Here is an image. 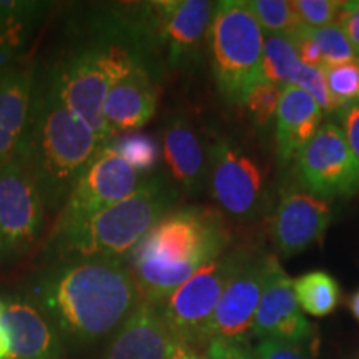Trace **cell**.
<instances>
[{
  "mask_svg": "<svg viewBox=\"0 0 359 359\" xmlns=\"http://www.w3.org/2000/svg\"><path fill=\"white\" fill-rule=\"evenodd\" d=\"M34 304L64 343L88 348L123 325L142 296L123 258H75L45 271L32 286Z\"/></svg>",
  "mask_w": 359,
  "mask_h": 359,
  "instance_id": "cell-1",
  "label": "cell"
},
{
  "mask_svg": "<svg viewBox=\"0 0 359 359\" xmlns=\"http://www.w3.org/2000/svg\"><path fill=\"white\" fill-rule=\"evenodd\" d=\"M105 145L57 95L48 74L34 79L29 118L15 158L37 183L47 212L58 213Z\"/></svg>",
  "mask_w": 359,
  "mask_h": 359,
  "instance_id": "cell-2",
  "label": "cell"
},
{
  "mask_svg": "<svg viewBox=\"0 0 359 359\" xmlns=\"http://www.w3.org/2000/svg\"><path fill=\"white\" fill-rule=\"evenodd\" d=\"M230 241L218 210L187 206L165 215L127 257L142 299L165 303L198 269L226 253Z\"/></svg>",
  "mask_w": 359,
  "mask_h": 359,
  "instance_id": "cell-3",
  "label": "cell"
},
{
  "mask_svg": "<svg viewBox=\"0 0 359 359\" xmlns=\"http://www.w3.org/2000/svg\"><path fill=\"white\" fill-rule=\"evenodd\" d=\"M178 203V190L165 177H148L132 195L85 222L48 236L58 262L75 258H127L147 233Z\"/></svg>",
  "mask_w": 359,
  "mask_h": 359,
  "instance_id": "cell-4",
  "label": "cell"
},
{
  "mask_svg": "<svg viewBox=\"0 0 359 359\" xmlns=\"http://www.w3.org/2000/svg\"><path fill=\"white\" fill-rule=\"evenodd\" d=\"M138 67L150 69L123 27L111 19L100 37L67 55L48 77L62 103L109 147L115 135L103 120V103L110 88Z\"/></svg>",
  "mask_w": 359,
  "mask_h": 359,
  "instance_id": "cell-5",
  "label": "cell"
},
{
  "mask_svg": "<svg viewBox=\"0 0 359 359\" xmlns=\"http://www.w3.org/2000/svg\"><path fill=\"white\" fill-rule=\"evenodd\" d=\"M208 47L219 95L228 105H245L262 82L264 34L245 0H223L215 7Z\"/></svg>",
  "mask_w": 359,
  "mask_h": 359,
  "instance_id": "cell-6",
  "label": "cell"
},
{
  "mask_svg": "<svg viewBox=\"0 0 359 359\" xmlns=\"http://www.w3.org/2000/svg\"><path fill=\"white\" fill-rule=\"evenodd\" d=\"M130 8L135 34L148 64L158 52L170 69L196 60L208 37L217 4L210 0H160Z\"/></svg>",
  "mask_w": 359,
  "mask_h": 359,
  "instance_id": "cell-7",
  "label": "cell"
},
{
  "mask_svg": "<svg viewBox=\"0 0 359 359\" xmlns=\"http://www.w3.org/2000/svg\"><path fill=\"white\" fill-rule=\"evenodd\" d=\"M243 253L240 248L228 250L198 269L160 304L161 316L175 341H182L195 349L201 346L206 323L217 309Z\"/></svg>",
  "mask_w": 359,
  "mask_h": 359,
  "instance_id": "cell-8",
  "label": "cell"
},
{
  "mask_svg": "<svg viewBox=\"0 0 359 359\" xmlns=\"http://www.w3.org/2000/svg\"><path fill=\"white\" fill-rule=\"evenodd\" d=\"M208 182L219 208L236 222H255L266 205V187L253 156L226 138L208 147Z\"/></svg>",
  "mask_w": 359,
  "mask_h": 359,
  "instance_id": "cell-9",
  "label": "cell"
},
{
  "mask_svg": "<svg viewBox=\"0 0 359 359\" xmlns=\"http://www.w3.org/2000/svg\"><path fill=\"white\" fill-rule=\"evenodd\" d=\"M294 163L299 187L323 200L349 198L359 193V161L339 125H321L296 155Z\"/></svg>",
  "mask_w": 359,
  "mask_h": 359,
  "instance_id": "cell-10",
  "label": "cell"
},
{
  "mask_svg": "<svg viewBox=\"0 0 359 359\" xmlns=\"http://www.w3.org/2000/svg\"><path fill=\"white\" fill-rule=\"evenodd\" d=\"M145 180L110 147L102 148L57 213L50 235L67 230L132 195Z\"/></svg>",
  "mask_w": 359,
  "mask_h": 359,
  "instance_id": "cell-11",
  "label": "cell"
},
{
  "mask_svg": "<svg viewBox=\"0 0 359 359\" xmlns=\"http://www.w3.org/2000/svg\"><path fill=\"white\" fill-rule=\"evenodd\" d=\"M45 208L37 183L15 158L0 167V236L2 259L32 250L43 231Z\"/></svg>",
  "mask_w": 359,
  "mask_h": 359,
  "instance_id": "cell-12",
  "label": "cell"
},
{
  "mask_svg": "<svg viewBox=\"0 0 359 359\" xmlns=\"http://www.w3.org/2000/svg\"><path fill=\"white\" fill-rule=\"evenodd\" d=\"M271 255L245 251L217 309L206 323L201 346L212 341L250 343Z\"/></svg>",
  "mask_w": 359,
  "mask_h": 359,
  "instance_id": "cell-13",
  "label": "cell"
},
{
  "mask_svg": "<svg viewBox=\"0 0 359 359\" xmlns=\"http://www.w3.org/2000/svg\"><path fill=\"white\" fill-rule=\"evenodd\" d=\"M331 223V206L303 187L281 191L271 222L273 243L281 257H293L320 243Z\"/></svg>",
  "mask_w": 359,
  "mask_h": 359,
  "instance_id": "cell-14",
  "label": "cell"
},
{
  "mask_svg": "<svg viewBox=\"0 0 359 359\" xmlns=\"http://www.w3.org/2000/svg\"><path fill=\"white\" fill-rule=\"evenodd\" d=\"M313 326L303 316L294 294V283L286 275L275 255L269 257L268 275L253 323V336L259 339H280L306 343Z\"/></svg>",
  "mask_w": 359,
  "mask_h": 359,
  "instance_id": "cell-15",
  "label": "cell"
},
{
  "mask_svg": "<svg viewBox=\"0 0 359 359\" xmlns=\"http://www.w3.org/2000/svg\"><path fill=\"white\" fill-rule=\"evenodd\" d=\"M0 327L7 338L6 359H64L60 334L29 299L11 296L2 302Z\"/></svg>",
  "mask_w": 359,
  "mask_h": 359,
  "instance_id": "cell-16",
  "label": "cell"
},
{
  "mask_svg": "<svg viewBox=\"0 0 359 359\" xmlns=\"http://www.w3.org/2000/svg\"><path fill=\"white\" fill-rule=\"evenodd\" d=\"M175 339L165 325L160 304L140 299L115 331L105 359H170Z\"/></svg>",
  "mask_w": 359,
  "mask_h": 359,
  "instance_id": "cell-17",
  "label": "cell"
},
{
  "mask_svg": "<svg viewBox=\"0 0 359 359\" xmlns=\"http://www.w3.org/2000/svg\"><path fill=\"white\" fill-rule=\"evenodd\" d=\"M158 100L154 74L138 67L110 88L103 103V120L110 132L130 133L150 122Z\"/></svg>",
  "mask_w": 359,
  "mask_h": 359,
  "instance_id": "cell-18",
  "label": "cell"
},
{
  "mask_svg": "<svg viewBox=\"0 0 359 359\" xmlns=\"http://www.w3.org/2000/svg\"><path fill=\"white\" fill-rule=\"evenodd\" d=\"M163 156L175 182L198 195L208 182V150L185 115H170L163 128Z\"/></svg>",
  "mask_w": 359,
  "mask_h": 359,
  "instance_id": "cell-19",
  "label": "cell"
},
{
  "mask_svg": "<svg viewBox=\"0 0 359 359\" xmlns=\"http://www.w3.org/2000/svg\"><path fill=\"white\" fill-rule=\"evenodd\" d=\"M321 107L308 92L288 85L283 88L276 110V151L281 163H290L321 128Z\"/></svg>",
  "mask_w": 359,
  "mask_h": 359,
  "instance_id": "cell-20",
  "label": "cell"
},
{
  "mask_svg": "<svg viewBox=\"0 0 359 359\" xmlns=\"http://www.w3.org/2000/svg\"><path fill=\"white\" fill-rule=\"evenodd\" d=\"M34 72L25 65L0 70V167L15 156L32 100Z\"/></svg>",
  "mask_w": 359,
  "mask_h": 359,
  "instance_id": "cell-21",
  "label": "cell"
},
{
  "mask_svg": "<svg viewBox=\"0 0 359 359\" xmlns=\"http://www.w3.org/2000/svg\"><path fill=\"white\" fill-rule=\"evenodd\" d=\"M302 67L298 52L288 35L266 32L263 40L262 82L275 83L285 88L294 83Z\"/></svg>",
  "mask_w": 359,
  "mask_h": 359,
  "instance_id": "cell-22",
  "label": "cell"
},
{
  "mask_svg": "<svg viewBox=\"0 0 359 359\" xmlns=\"http://www.w3.org/2000/svg\"><path fill=\"white\" fill-rule=\"evenodd\" d=\"M293 283L299 308L311 316L325 318L338 308L341 290L338 281L330 273L309 271Z\"/></svg>",
  "mask_w": 359,
  "mask_h": 359,
  "instance_id": "cell-23",
  "label": "cell"
},
{
  "mask_svg": "<svg viewBox=\"0 0 359 359\" xmlns=\"http://www.w3.org/2000/svg\"><path fill=\"white\" fill-rule=\"evenodd\" d=\"M109 147L138 173L155 168L161 155L160 143L151 135L145 133L130 132L116 135Z\"/></svg>",
  "mask_w": 359,
  "mask_h": 359,
  "instance_id": "cell-24",
  "label": "cell"
},
{
  "mask_svg": "<svg viewBox=\"0 0 359 359\" xmlns=\"http://www.w3.org/2000/svg\"><path fill=\"white\" fill-rule=\"evenodd\" d=\"M325 79L330 95L339 111L344 107L359 103V58L344 64L325 67Z\"/></svg>",
  "mask_w": 359,
  "mask_h": 359,
  "instance_id": "cell-25",
  "label": "cell"
},
{
  "mask_svg": "<svg viewBox=\"0 0 359 359\" xmlns=\"http://www.w3.org/2000/svg\"><path fill=\"white\" fill-rule=\"evenodd\" d=\"M246 4L259 27L269 34L291 35L302 25L296 19L291 2L286 0H248Z\"/></svg>",
  "mask_w": 359,
  "mask_h": 359,
  "instance_id": "cell-26",
  "label": "cell"
},
{
  "mask_svg": "<svg viewBox=\"0 0 359 359\" xmlns=\"http://www.w3.org/2000/svg\"><path fill=\"white\" fill-rule=\"evenodd\" d=\"M308 32L314 40V43L318 45V48H320L325 67L344 64V62L358 58L346 34L339 25L331 24L321 27V29H308Z\"/></svg>",
  "mask_w": 359,
  "mask_h": 359,
  "instance_id": "cell-27",
  "label": "cell"
},
{
  "mask_svg": "<svg viewBox=\"0 0 359 359\" xmlns=\"http://www.w3.org/2000/svg\"><path fill=\"white\" fill-rule=\"evenodd\" d=\"M283 87L269 82H258L251 88L245 100V107L258 125H268L276 116Z\"/></svg>",
  "mask_w": 359,
  "mask_h": 359,
  "instance_id": "cell-28",
  "label": "cell"
},
{
  "mask_svg": "<svg viewBox=\"0 0 359 359\" xmlns=\"http://www.w3.org/2000/svg\"><path fill=\"white\" fill-rule=\"evenodd\" d=\"M339 6L341 2H336V0H294L291 2L296 19L308 29H321V27L334 24Z\"/></svg>",
  "mask_w": 359,
  "mask_h": 359,
  "instance_id": "cell-29",
  "label": "cell"
},
{
  "mask_svg": "<svg viewBox=\"0 0 359 359\" xmlns=\"http://www.w3.org/2000/svg\"><path fill=\"white\" fill-rule=\"evenodd\" d=\"M294 87H299L304 92H308L313 97V100L321 107L323 114L326 115H338L339 109L336 107L333 98L327 90L325 72L323 69H313V67L303 65L299 70L298 77L294 80Z\"/></svg>",
  "mask_w": 359,
  "mask_h": 359,
  "instance_id": "cell-30",
  "label": "cell"
},
{
  "mask_svg": "<svg viewBox=\"0 0 359 359\" xmlns=\"http://www.w3.org/2000/svg\"><path fill=\"white\" fill-rule=\"evenodd\" d=\"M253 351L258 359H311L304 343L280 339H259Z\"/></svg>",
  "mask_w": 359,
  "mask_h": 359,
  "instance_id": "cell-31",
  "label": "cell"
},
{
  "mask_svg": "<svg viewBox=\"0 0 359 359\" xmlns=\"http://www.w3.org/2000/svg\"><path fill=\"white\" fill-rule=\"evenodd\" d=\"M288 37L291 39V42H293L303 65L313 67V69H325V62H323L320 48L314 43V40L311 39V35H309L306 27L299 25L293 34L288 35Z\"/></svg>",
  "mask_w": 359,
  "mask_h": 359,
  "instance_id": "cell-32",
  "label": "cell"
},
{
  "mask_svg": "<svg viewBox=\"0 0 359 359\" xmlns=\"http://www.w3.org/2000/svg\"><path fill=\"white\" fill-rule=\"evenodd\" d=\"M334 24L344 30L354 53L359 58V2H341Z\"/></svg>",
  "mask_w": 359,
  "mask_h": 359,
  "instance_id": "cell-33",
  "label": "cell"
},
{
  "mask_svg": "<svg viewBox=\"0 0 359 359\" xmlns=\"http://www.w3.org/2000/svg\"><path fill=\"white\" fill-rule=\"evenodd\" d=\"M206 359H258L248 343L212 341L206 346Z\"/></svg>",
  "mask_w": 359,
  "mask_h": 359,
  "instance_id": "cell-34",
  "label": "cell"
},
{
  "mask_svg": "<svg viewBox=\"0 0 359 359\" xmlns=\"http://www.w3.org/2000/svg\"><path fill=\"white\" fill-rule=\"evenodd\" d=\"M336 116L339 118L341 127H343L341 130H343L344 137H346V142L349 148H351L353 155L359 161V103L344 107Z\"/></svg>",
  "mask_w": 359,
  "mask_h": 359,
  "instance_id": "cell-35",
  "label": "cell"
},
{
  "mask_svg": "<svg viewBox=\"0 0 359 359\" xmlns=\"http://www.w3.org/2000/svg\"><path fill=\"white\" fill-rule=\"evenodd\" d=\"M170 359H206V358L203 354L196 351L195 348H191L190 344L182 343V341H175Z\"/></svg>",
  "mask_w": 359,
  "mask_h": 359,
  "instance_id": "cell-36",
  "label": "cell"
},
{
  "mask_svg": "<svg viewBox=\"0 0 359 359\" xmlns=\"http://www.w3.org/2000/svg\"><path fill=\"white\" fill-rule=\"evenodd\" d=\"M349 311H351V314L354 318H356V321L359 323V290L354 293L351 298H349Z\"/></svg>",
  "mask_w": 359,
  "mask_h": 359,
  "instance_id": "cell-37",
  "label": "cell"
},
{
  "mask_svg": "<svg viewBox=\"0 0 359 359\" xmlns=\"http://www.w3.org/2000/svg\"><path fill=\"white\" fill-rule=\"evenodd\" d=\"M7 358V338L6 333L2 331L0 327V359H6Z\"/></svg>",
  "mask_w": 359,
  "mask_h": 359,
  "instance_id": "cell-38",
  "label": "cell"
},
{
  "mask_svg": "<svg viewBox=\"0 0 359 359\" xmlns=\"http://www.w3.org/2000/svg\"><path fill=\"white\" fill-rule=\"evenodd\" d=\"M0 259H2V236H0Z\"/></svg>",
  "mask_w": 359,
  "mask_h": 359,
  "instance_id": "cell-39",
  "label": "cell"
},
{
  "mask_svg": "<svg viewBox=\"0 0 359 359\" xmlns=\"http://www.w3.org/2000/svg\"><path fill=\"white\" fill-rule=\"evenodd\" d=\"M0 314H2V302H0Z\"/></svg>",
  "mask_w": 359,
  "mask_h": 359,
  "instance_id": "cell-40",
  "label": "cell"
}]
</instances>
